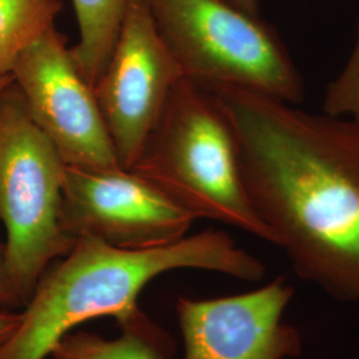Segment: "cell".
Returning <instances> with one entry per match:
<instances>
[{"label":"cell","mask_w":359,"mask_h":359,"mask_svg":"<svg viewBox=\"0 0 359 359\" xmlns=\"http://www.w3.org/2000/svg\"><path fill=\"white\" fill-rule=\"evenodd\" d=\"M231 124L245 189L297 276L359 302V123L238 87L206 88Z\"/></svg>","instance_id":"6da1fadb"},{"label":"cell","mask_w":359,"mask_h":359,"mask_svg":"<svg viewBox=\"0 0 359 359\" xmlns=\"http://www.w3.org/2000/svg\"><path fill=\"white\" fill-rule=\"evenodd\" d=\"M177 269L216 271L258 283L265 265L225 231H205L151 249H118L80 237L65 257L40 277L20 311L13 338L0 359H47L76 326L95 318H115L121 330L142 334L165 346L163 334L139 309V295L154 278Z\"/></svg>","instance_id":"7a4b0ae2"},{"label":"cell","mask_w":359,"mask_h":359,"mask_svg":"<svg viewBox=\"0 0 359 359\" xmlns=\"http://www.w3.org/2000/svg\"><path fill=\"white\" fill-rule=\"evenodd\" d=\"M194 219L231 225L274 244L245 189L231 124L209 90L182 77L130 168Z\"/></svg>","instance_id":"3957f363"},{"label":"cell","mask_w":359,"mask_h":359,"mask_svg":"<svg viewBox=\"0 0 359 359\" xmlns=\"http://www.w3.org/2000/svg\"><path fill=\"white\" fill-rule=\"evenodd\" d=\"M184 76L204 88L238 87L286 103L305 84L277 31L228 0H145Z\"/></svg>","instance_id":"277c9868"},{"label":"cell","mask_w":359,"mask_h":359,"mask_svg":"<svg viewBox=\"0 0 359 359\" xmlns=\"http://www.w3.org/2000/svg\"><path fill=\"white\" fill-rule=\"evenodd\" d=\"M65 167L13 81L0 93V221L19 306L52 262L75 244L60 225Z\"/></svg>","instance_id":"5b68a950"},{"label":"cell","mask_w":359,"mask_h":359,"mask_svg":"<svg viewBox=\"0 0 359 359\" xmlns=\"http://www.w3.org/2000/svg\"><path fill=\"white\" fill-rule=\"evenodd\" d=\"M193 217L132 169L65 167L60 225L68 237H92L118 249L176 243Z\"/></svg>","instance_id":"8992f818"},{"label":"cell","mask_w":359,"mask_h":359,"mask_svg":"<svg viewBox=\"0 0 359 359\" xmlns=\"http://www.w3.org/2000/svg\"><path fill=\"white\" fill-rule=\"evenodd\" d=\"M182 77L145 0H130L108 65L93 86L121 167L136 164Z\"/></svg>","instance_id":"52a82bcc"},{"label":"cell","mask_w":359,"mask_h":359,"mask_svg":"<svg viewBox=\"0 0 359 359\" xmlns=\"http://www.w3.org/2000/svg\"><path fill=\"white\" fill-rule=\"evenodd\" d=\"M11 75L29 115L67 165L121 167L93 87L81 75L67 38L56 27L27 48Z\"/></svg>","instance_id":"ba28073f"},{"label":"cell","mask_w":359,"mask_h":359,"mask_svg":"<svg viewBox=\"0 0 359 359\" xmlns=\"http://www.w3.org/2000/svg\"><path fill=\"white\" fill-rule=\"evenodd\" d=\"M294 289L278 277L252 292L212 299L179 298L184 359H290L302 351L298 329L285 322Z\"/></svg>","instance_id":"9c48e42d"},{"label":"cell","mask_w":359,"mask_h":359,"mask_svg":"<svg viewBox=\"0 0 359 359\" xmlns=\"http://www.w3.org/2000/svg\"><path fill=\"white\" fill-rule=\"evenodd\" d=\"M130 0H72L79 40L71 52L93 87L108 65Z\"/></svg>","instance_id":"30bf717a"},{"label":"cell","mask_w":359,"mask_h":359,"mask_svg":"<svg viewBox=\"0 0 359 359\" xmlns=\"http://www.w3.org/2000/svg\"><path fill=\"white\" fill-rule=\"evenodd\" d=\"M60 11V0H0V75L13 74L27 48L55 27Z\"/></svg>","instance_id":"8fae6325"},{"label":"cell","mask_w":359,"mask_h":359,"mask_svg":"<svg viewBox=\"0 0 359 359\" xmlns=\"http://www.w3.org/2000/svg\"><path fill=\"white\" fill-rule=\"evenodd\" d=\"M164 347L142 334L127 330L112 339L76 332L63 337L50 359H164Z\"/></svg>","instance_id":"7c38bea8"},{"label":"cell","mask_w":359,"mask_h":359,"mask_svg":"<svg viewBox=\"0 0 359 359\" xmlns=\"http://www.w3.org/2000/svg\"><path fill=\"white\" fill-rule=\"evenodd\" d=\"M323 112L348 117L359 123V23L345 63L327 86Z\"/></svg>","instance_id":"4fadbf2b"},{"label":"cell","mask_w":359,"mask_h":359,"mask_svg":"<svg viewBox=\"0 0 359 359\" xmlns=\"http://www.w3.org/2000/svg\"><path fill=\"white\" fill-rule=\"evenodd\" d=\"M0 308H19L18 298L13 292V285L8 277L6 245L0 240Z\"/></svg>","instance_id":"5bb4252c"},{"label":"cell","mask_w":359,"mask_h":359,"mask_svg":"<svg viewBox=\"0 0 359 359\" xmlns=\"http://www.w3.org/2000/svg\"><path fill=\"white\" fill-rule=\"evenodd\" d=\"M20 313H13L10 309L0 308V348L4 346L16 332L20 323Z\"/></svg>","instance_id":"9a60e30c"},{"label":"cell","mask_w":359,"mask_h":359,"mask_svg":"<svg viewBox=\"0 0 359 359\" xmlns=\"http://www.w3.org/2000/svg\"><path fill=\"white\" fill-rule=\"evenodd\" d=\"M231 4L237 6L238 8L248 11V13H255V15H261V8H259V0H228Z\"/></svg>","instance_id":"2e32d148"},{"label":"cell","mask_w":359,"mask_h":359,"mask_svg":"<svg viewBox=\"0 0 359 359\" xmlns=\"http://www.w3.org/2000/svg\"><path fill=\"white\" fill-rule=\"evenodd\" d=\"M13 75H0V93L13 84Z\"/></svg>","instance_id":"e0dca14e"}]
</instances>
